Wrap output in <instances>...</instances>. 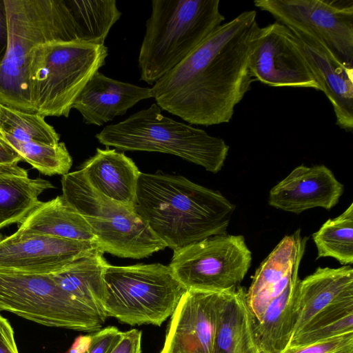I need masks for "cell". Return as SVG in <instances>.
Returning <instances> with one entry per match:
<instances>
[{
  "mask_svg": "<svg viewBox=\"0 0 353 353\" xmlns=\"http://www.w3.org/2000/svg\"><path fill=\"white\" fill-rule=\"evenodd\" d=\"M260 28L254 10L222 23L153 84L157 104L190 124L228 123L254 81L250 60Z\"/></svg>",
  "mask_w": 353,
  "mask_h": 353,
  "instance_id": "obj_1",
  "label": "cell"
},
{
  "mask_svg": "<svg viewBox=\"0 0 353 353\" xmlns=\"http://www.w3.org/2000/svg\"><path fill=\"white\" fill-rule=\"evenodd\" d=\"M235 207L221 192L183 176L141 172L138 179L135 211L174 251L226 234Z\"/></svg>",
  "mask_w": 353,
  "mask_h": 353,
  "instance_id": "obj_2",
  "label": "cell"
},
{
  "mask_svg": "<svg viewBox=\"0 0 353 353\" xmlns=\"http://www.w3.org/2000/svg\"><path fill=\"white\" fill-rule=\"evenodd\" d=\"M7 48L0 63V103L35 113L30 71L37 48L53 41L85 42L69 0H3Z\"/></svg>",
  "mask_w": 353,
  "mask_h": 353,
  "instance_id": "obj_3",
  "label": "cell"
},
{
  "mask_svg": "<svg viewBox=\"0 0 353 353\" xmlns=\"http://www.w3.org/2000/svg\"><path fill=\"white\" fill-rule=\"evenodd\" d=\"M219 0H152L138 57L140 79L153 85L225 20Z\"/></svg>",
  "mask_w": 353,
  "mask_h": 353,
  "instance_id": "obj_4",
  "label": "cell"
},
{
  "mask_svg": "<svg viewBox=\"0 0 353 353\" xmlns=\"http://www.w3.org/2000/svg\"><path fill=\"white\" fill-rule=\"evenodd\" d=\"M95 137L100 143L122 151L176 155L212 173L221 170L229 151L221 138L163 115L157 103L106 125Z\"/></svg>",
  "mask_w": 353,
  "mask_h": 353,
  "instance_id": "obj_5",
  "label": "cell"
},
{
  "mask_svg": "<svg viewBox=\"0 0 353 353\" xmlns=\"http://www.w3.org/2000/svg\"><path fill=\"white\" fill-rule=\"evenodd\" d=\"M108 55L105 45L53 41L39 46L30 71L34 112L68 117L76 99L105 64Z\"/></svg>",
  "mask_w": 353,
  "mask_h": 353,
  "instance_id": "obj_6",
  "label": "cell"
},
{
  "mask_svg": "<svg viewBox=\"0 0 353 353\" xmlns=\"http://www.w3.org/2000/svg\"><path fill=\"white\" fill-rule=\"evenodd\" d=\"M61 186L62 196L88 222L97 248L103 253L139 259L166 248L134 207L99 193L80 169L63 175Z\"/></svg>",
  "mask_w": 353,
  "mask_h": 353,
  "instance_id": "obj_7",
  "label": "cell"
},
{
  "mask_svg": "<svg viewBox=\"0 0 353 353\" xmlns=\"http://www.w3.org/2000/svg\"><path fill=\"white\" fill-rule=\"evenodd\" d=\"M103 278L107 316L130 325L160 326L172 314L187 291L170 266L161 263L108 264Z\"/></svg>",
  "mask_w": 353,
  "mask_h": 353,
  "instance_id": "obj_8",
  "label": "cell"
},
{
  "mask_svg": "<svg viewBox=\"0 0 353 353\" xmlns=\"http://www.w3.org/2000/svg\"><path fill=\"white\" fill-rule=\"evenodd\" d=\"M0 311L49 326L94 332L105 319L63 290L49 274L0 270Z\"/></svg>",
  "mask_w": 353,
  "mask_h": 353,
  "instance_id": "obj_9",
  "label": "cell"
},
{
  "mask_svg": "<svg viewBox=\"0 0 353 353\" xmlns=\"http://www.w3.org/2000/svg\"><path fill=\"white\" fill-rule=\"evenodd\" d=\"M251 261L244 236L224 234L174 251L169 266L187 290L225 292L239 286Z\"/></svg>",
  "mask_w": 353,
  "mask_h": 353,
  "instance_id": "obj_10",
  "label": "cell"
},
{
  "mask_svg": "<svg viewBox=\"0 0 353 353\" xmlns=\"http://www.w3.org/2000/svg\"><path fill=\"white\" fill-rule=\"evenodd\" d=\"M254 4L288 28L313 34L353 68L352 0H256Z\"/></svg>",
  "mask_w": 353,
  "mask_h": 353,
  "instance_id": "obj_11",
  "label": "cell"
},
{
  "mask_svg": "<svg viewBox=\"0 0 353 353\" xmlns=\"http://www.w3.org/2000/svg\"><path fill=\"white\" fill-rule=\"evenodd\" d=\"M254 81L271 87L321 90L296 36L275 21L261 28L250 60Z\"/></svg>",
  "mask_w": 353,
  "mask_h": 353,
  "instance_id": "obj_12",
  "label": "cell"
},
{
  "mask_svg": "<svg viewBox=\"0 0 353 353\" xmlns=\"http://www.w3.org/2000/svg\"><path fill=\"white\" fill-rule=\"evenodd\" d=\"M229 291L187 290L172 314L160 353H215L219 323Z\"/></svg>",
  "mask_w": 353,
  "mask_h": 353,
  "instance_id": "obj_13",
  "label": "cell"
},
{
  "mask_svg": "<svg viewBox=\"0 0 353 353\" xmlns=\"http://www.w3.org/2000/svg\"><path fill=\"white\" fill-rule=\"evenodd\" d=\"M96 248L90 241L17 232L0 234V270L51 274Z\"/></svg>",
  "mask_w": 353,
  "mask_h": 353,
  "instance_id": "obj_14",
  "label": "cell"
},
{
  "mask_svg": "<svg viewBox=\"0 0 353 353\" xmlns=\"http://www.w3.org/2000/svg\"><path fill=\"white\" fill-rule=\"evenodd\" d=\"M307 239L299 229L285 236L256 269L245 296L252 324L260 321L269 303L299 277Z\"/></svg>",
  "mask_w": 353,
  "mask_h": 353,
  "instance_id": "obj_15",
  "label": "cell"
},
{
  "mask_svg": "<svg viewBox=\"0 0 353 353\" xmlns=\"http://www.w3.org/2000/svg\"><path fill=\"white\" fill-rule=\"evenodd\" d=\"M299 40L310 67L333 107L336 125L353 129V68L344 64L313 34L290 29Z\"/></svg>",
  "mask_w": 353,
  "mask_h": 353,
  "instance_id": "obj_16",
  "label": "cell"
},
{
  "mask_svg": "<svg viewBox=\"0 0 353 353\" xmlns=\"http://www.w3.org/2000/svg\"><path fill=\"white\" fill-rule=\"evenodd\" d=\"M344 190L343 185L324 165L295 168L270 191L269 204L295 214L314 208L330 210Z\"/></svg>",
  "mask_w": 353,
  "mask_h": 353,
  "instance_id": "obj_17",
  "label": "cell"
},
{
  "mask_svg": "<svg viewBox=\"0 0 353 353\" xmlns=\"http://www.w3.org/2000/svg\"><path fill=\"white\" fill-rule=\"evenodd\" d=\"M152 98L151 88L110 78L97 71L85 84L72 108L88 125H103L124 115L140 101Z\"/></svg>",
  "mask_w": 353,
  "mask_h": 353,
  "instance_id": "obj_18",
  "label": "cell"
},
{
  "mask_svg": "<svg viewBox=\"0 0 353 353\" xmlns=\"http://www.w3.org/2000/svg\"><path fill=\"white\" fill-rule=\"evenodd\" d=\"M353 298V270L319 267L299 280L296 293V323L292 338L319 313L342 301Z\"/></svg>",
  "mask_w": 353,
  "mask_h": 353,
  "instance_id": "obj_19",
  "label": "cell"
},
{
  "mask_svg": "<svg viewBox=\"0 0 353 353\" xmlns=\"http://www.w3.org/2000/svg\"><path fill=\"white\" fill-rule=\"evenodd\" d=\"M90 185L105 196L134 208L141 172L134 162L115 149L97 148L80 169Z\"/></svg>",
  "mask_w": 353,
  "mask_h": 353,
  "instance_id": "obj_20",
  "label": "cell"
},
{
  "mask_svg": "<svg viewBox=\"0 0 353 353\" xmlns=\"http://www.w3.org/2000/svg\"><path fill=\"white\" fill-rule=\"evenodd\" d=\"M103 254L98 248L94 249L49 275L72 298L106 319L103 274L109 263Z\"/></svg>",
  "mask_w": 353,
  "mask_h": 353,
  "instance_id": "obj_21",
  "label": "cell"
},
{
  "mask_svg": "<svg viewBox=\"0 0 353 353\" xmlns=\"http://www.w3.org/2000/svg\"><path fill=\"white\" fill-rule=\"evenodd\" d=\"M54 185L41 178L29 177L18 164L0 165V230L20 224L41 202V194Z\"/></svg>",
  "mask_w": 353,
  "mask_h": 353,
  "instance_id": "obj_22",
  "label": "cell"
},
{
  "mask_svg": "<svg viewBox=\"0 0 353 353\" xmlns=\"http://www.w3.org/2000/svg\"><path fill=\"white\" fill-rule=\"evenodd\" d=\"M17 232L95 241L88 222L62 195L46 202L41 201L18 225Z\"/></svg>",
  "mask_w": 353,
  "mask_h": 353,
  "instance_id": "obj_23",
  "label": "cell"
},
{
  "mask_svg": "<svg viewBox=\"0 0 353 353\" xmlns=\"http://www.w3.org/2000/svg\"><path fill=\"white\" fill-rule=\"evenodd\" d=\"M299 278L267 306L260 321L252 323L258 353H281L289 345L296 323L297 287Z\"/></svg>",
  "mask_w": 353,
  "mask_h": 353,
  "instance_id": "obj_24",
  "label": "cell"
},
{
  "mask_svg": "<svg viewBox=\"0 0 353 353\" xmlns=\"http://www.w3.org/2000/svg\"><path fill=\"white\" fill-rule=\"evenodd\" d=\"M245 296V289L240 286L228 292L219 323L215 353H258Z\"/></svg>",
  "mask_w": 353,
  "mask_h": 353,
  "instance_id": "obj_25",
  "label": "cell"
},
{
  "mask_svg": "<svg viewBox=\"0 0 353 353\" xmlns=\"http://www.w3.org/2000/svg\"><path fill=\"white\" fill-rule=\"evenodd\" d=\"M317 258L332 257L343 265L353 263V203L339 216L330 219L312 234Z\"/></svg>",
  "mask_w": 353,
  "mask_h": 353,
  "instance_id": "obj_26",
  "label": "cell"
},
{
  "mask_svg": "<svg viewBox=\"0 0 353 353\" xmlns=\"http://www.w3.org/2000/svg\"><path fill=\"white\" fill-rule=\"evenodd\" d=\"M0 131L25 142L56 145L60 140V135L44 117L1 103Z\"/></svg>",
  "mask_w": 353,
  "mask_h": 353,
  "instance_id": "obj_27",
  "label": "cell"
},
{
  "mask_svg": "<svg viewBox=\"0 0 353 353\" xmlns=\"http://www.w3.org/2000/svg\"><path fill=\"white\" fill-rule=\"evenodd\" d=\"M0 132L20 154L23 161L41 173L48 176H63L68 173L72 164V159L63 142L56 145L25 142L5 132Z\"/></svg>",
  "mask_w": 353,
  "mask_h": 353,
  "instance_id": "obj_28",
  "label": "cell"
},
{
  "mask_svg": "<svg viewBox=\"0 0 353 353\" xmlns=\"http://www.w3.org/2000/svg\"><path fill=\"white\" fill-rule=\"evenodd\" d=\"M281 353H353V333L306 344L288 346Z\"/></svg>",
  "mask_w": 353,
  "mask_h": 353,
  "instance_id": "obj_29",
  "label": "cell"
},
{
  "mask_svg": "<svg viewBox=\"0 0 353 353\" xmlns=\"http://www.w3.org/2000/svg\"><path fill=\"white\" fill-rule=\"evenodd\" d=\"M123 332L110 326L91 334V341L84 353H109L121 338Z\"/></svg>",
  "mask_w": 353,
  "mask_h": 353,
  "instance_id": "obj_30",
  "label": "cell"
},
{
  "mask_svg": "<svg viewBox=\"0 0 353 353\" xmlns=\"http://www.w3.org/2000/svg\"><path fill=\"white\" fill-rule=\"evenodd\" d=\"M141 331L137 329L123 332L109 353H141Z\"/></svg>",
  "mask_w": 353,
  "mask_h": 353,
  "instance_id": "obj_31",
  "label": "cell"
},
{
  "mask_svg": "<svg viewBox=\"0 0 353 353\" xmlns=\"http://www.w3.org/2000/svg\"><path fill=\"white\" fill-rule=\"evenodd\" d=\"M0 353H19L14 330L9 321L0 314Z\"/></svg>",
  "mask_w": 353,
  "mask_h": 353,
  "instance_id": "obj_32",
  "label": "cell"
},
{
  "mask_svg": "<svg viewBox=\"0 0 353 353\" xmlns=\"http://www.w3.org/2000/svg\"><path fill=\"white\" fill-rule=\"evenodd\" d=\"M23 159L20 154L0 132V165L18 164Z\"/></svg>",
  "mask_w": 353,
  "mask_h": 353,
  "instance_id": "obj_33",
  "label": "cell"
},
{
  "mask_svg": "<svg viewBox=\"0 0 353 353\" xmlns=\"http://www.w3.org/2000/svg\"><path fill=\"white\" fill-rule=\"evenodd\" d=\"M7 23L3 0H0V63L1 62L7 48Z\"/></svg>",
  "mask_w": 353,
  "mask_h": 353,
  "instance_id": "obj_34",
  "label": "cell"
},
{
  "mask_svg": "<svg viewBox=\"0 0 353 353\" xmlns=\"http://www.w3.org/2000/svg\"><path fill=\"white\" fill-rule=\"evenodd\" d=\"M91 341V335L79 336L67 353H84L88 348Z\"/></svg>",
  "mask_w": 353,
  "mask_h": 353,
  "instance_id": "obj_35",
  "label": "cell"
}]
</instances>
